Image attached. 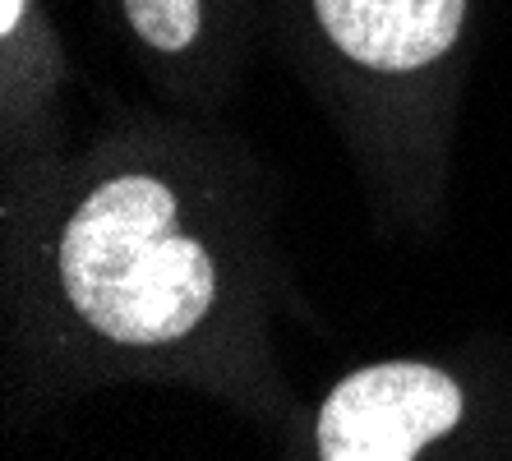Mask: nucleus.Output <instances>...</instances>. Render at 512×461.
<instances>
[{"label": "nucleus", "mask_w": 512, "mask_h": 461, "mask_svg": "<svg viewBox=\"0 0 512 461\" xmlns=\"http://www.w3.org/2000/svg\"><path fill=\"white\" fill-rule=\"evenodd\" d=\"M0 42H5V148H10L5 226H14L28 222L65 176V166L51 157L47 134L65 65L42 19V0H0Z\"/></svg>", "instance_id": "obj_4"}, {"label": "nucleus", "mask_w": 512, "mask_h": 461, "mask_svg": "<svg viewBox=\"0 0 512 461\" xmlns=\"http://www.w3.org/2000/svg\"><path fill=\"white\" fill-rule=\"evenodd\" d=\"M314 47L360 93L434 97L471 33V0H300Z\"/></svg>", "instance_id": "obj_3"}, {"label": "nucleus", "mask_w": 512, "mask_h": 461, "mask_svg": "<svg viewBox=\"0 0 512 461\" xmlns=\"http://www.w3.org/2000/svg\"><path fill=\"white\" fill-rule=\"evenodd\" d=\"M139 56L171 79L213 70L217 0H116Z\"/></svg>", "instance_id": "obj_5"}, {"label": "nucleus", "mask_w": 512, "mask_h": 461, "mask_svg": "<svg viewBox=\"0 0 512 461\" xmlns=\"http://www.w3.org/2000/svg\"><path fill=\"white\" fill-rule=\"evenodd\" d=\"M282 305L259 208L227 166L185 134H116L5 231V420L148 383L282 443L305 411L273 337Z\"/></svg>", "instance_id": "obj_1"}, {"label": "nucleus", "mask_w": 512, "mask_h": 461, "mask_svg": "<svg viewBox=\"0 0 512 461\" xmlns=\"http://www.w3.org/2000/svg\"><path fill=\"white\" fill-rule=\"evenodd\" d=\"M508 360L379 355L305 402L282 461H471L508 434Z\"/></svg>", "instance_id": "obj_2"}]
</instances>
